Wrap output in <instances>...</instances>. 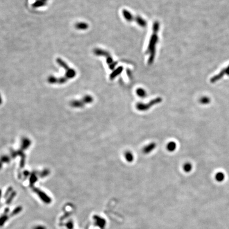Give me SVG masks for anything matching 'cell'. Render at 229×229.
<instances>
[{"instance_id":"277c9868","label":"cell","mask_w":229,"mask_h":229,"mask_svg":"<svg viewBox=\"0 0 229 229\" xmlns=\"http://www.w3.org/2000/svg\"><path fill=\"white\" fill-rule=\"evenodd\" d=\"M33 187V192H35V193H36L38 195V196H39L40 199L42 201V202L45 203L46 204H49L51 203V198L49 197V196L44 193V192H42V190L39 189L37 188L36 187Z\"/></svg>"},{"instance_id":"ba28073f","label":"cell","mask_w":229,"mask_h":229,"mask_svg":"<svg viewBox=\"0 0 229 229\" xmlns=\"http://www.w3.org/2000/svg\"><path fill=\"white\" fill-rule=\"evenodd\" d=\"M56 62L58 64V65H60V67H63L64 69H65V71L68 70L70 68L69 66L67 65V64L60 58H57L56 59Z\"/></svg>"},{"instance_id":"f1b7e54d","label":"cell","mask_w":229,"mask_h":229,"mask_svg":"<svg viewBox=\"0 0 229 229\" xmlns=\"http://www.w3.org/2000/svg\"><path fill=\"white\" fill-rule=\"evenodd\" d=\"M1 196H2V190L1 189H0V199L1 198Z\"/></svg>"},{"instance_id":"f546056e","label":"cell","mask_w":229,"mask_h":229,"mask_svg":"<svg viewBox=\"0 0 229 229\" xmlns=\"http://www.w3.org/2000/svg\"><path fill=\"white\" fill-rule=\"evenodd\" d=\"M42 1H44V2H45L46 3H47V2L48 1V0H42Z\"/></svg>"},{"instance_id":"603a6c76","label":"cell","mask_w":229,"mask_h":229,"mask_svg":"<svg viewBox=\"0 0 229 229\" xmlns=\"http://www.w3.org/2000/svg\"><path fill=\"white\" fill-rule=\"evenodd\" d=\"M12 191V187H9L8 189V190H6V192L5 193V195H4V197L5 198H6V197H8V196H9L11 194V192Z\"/></svg>"},{"instance_id":"9a60e30c","label":"cell","mask_w":229,"mask_h":229,"mask_svg":"<svg viewBox=\"0 0 229 229\" xmlns=\"http://www.w3.org/2000/svg\"><path fill=\"white\" fill-rule=\"evenodd\" d=\"M192 168H193V166L190 163L187 162L184 164L183 169L186 172H189L191 171Z\"/></svg>"},{"instance_id":"44dd1931","label":"cell","mask_w":229,"mask_h":229,"mask_svg":"<svg viewBox=\"0 0 229 229\" xmlns=\"http://www.w3.org/2000/svg\"><path fill=\"white\" fill-rule=\"evenodd\" d=\"M68 80H69V79L67 78L65 76H63V77H60V78H57V84H60V85L64 84L67 82Z\"/></svg>"},{"instance_id":"ac0fdd59","label":"cell","mask_w":229,"mask_h":229,"mask_svg":"<svg viewBox=\"0 0 229 229\" xmlns=\"http://www.w3.org/2000/svg\"><path fill=\"white\" fill-rule=\"evenodd\" d=\"M57 78L53 76H49L47 78V82L49 84H57Z\"/></svg>"},{"instance_id":"8fae6325","label":"cell","mask_w":229,"mask_h":229,"mask_svg":"<svg viewBox=\"0 0 229 229\" xmlns=\"http://www.w3.org/2000/svg\"><path fill=\"white\" fill-rule=\"evenodd\" d=\"M167 148L169 152H173L177 148V144L173 141L169 142L167 145Z\"/></svg>"},{"instance_id":"7c38bea8","label":"cell","mask_w":229,"mask_h":229,"mask_svg":"<svg viewBox=\"0 0 229 229\" xmlns=\"http://www.w3.org/2000/svg\"><path fill=\"white\" fill-rule=\"evenodd\" d=\"M46 4H47V3L42 1V0H36L33 4L32 6H33V8H40V7L45 6Z\"/></svg>"},{"instance_id":"83f0119b","label":"cell","mask_w":229,"mask_h":229,"mask_svg":"<svg viewBox=\"0 0 229 229\" xmlns=\"http://www.w3.org/2000/svg\"><path fill=\"white\" fill-rule=\"evenodd\" d=\"M2 103V96H1V94H0V105H1Z\"/></svg>"},{"instance_id":"5bb4252c","label":"cell","mask_w":229,"mask_h":229,"mask_svg":"<svg viewBox=\"0 0 229 229\" xmlns=\"http://www.w3.org/2000/svg\"><path fill=\"white\" fill-rule=\"evenodd\" d=\"M8 219L9 217L7 215V214L4 213L3 215H2L0 217V226H3Z\"/></svg>"},{"instance_id":"d6986e66","label":"cell","mask_w":229,"mask_h":229,"mask_svg":"<svg viewBox=\"0 0 229 229\" xmlns=\"http://www.w3.org/2000/svg\"><path fill=\"white\" fill-rule=\"evenodd\" d=\"M137 95L139 96V97L142 98H145L146 96V91L143 89H138V90L136 91Z\"/></svg>"},{"instance_id":"7402d4cb","label":"cell","mask_w":229,"mask_h":229,"mask_svg":"<svg viewBox=\"0 0 229 229\" xmlns=\"http://www.w3.org/2000/svg\"><path fill=\"white\" fill-rule=\"evenodd\" d=\"M29 180H30V185H31V187L33 186V184H35V182L37 180V177L36 176V175H35V173H34V174H32V175H31Z\"/></svg>"},{"instance_id":"e0dca14e","label":"cell","mask_w":229,"mask_h":229,"mask_svg":"<svg viewBox=\"0 0 229 229\" xmlns=\"http://www.w3.org/2000/svg\"><path fill=\"white\" fill-rule=\"evenodd\" d=\"M22 211V207L20 206H19L13 210V211H12L11 213L10 214V216L13 217V216L16 215L18 214L19 213H20Z\"/></svg>"},{"instance_id":"cb8c5ba5","label":"cell","mask_w":229,"mask_h":229,"mask_svg":"<svg viewBox=\"0 0 229 229\" xmlns=\"http://www.w3.org/2000/svg\"><path fill=\"white\" fill-rule=\"evenodd\" d=\"M67 228L69 229H73V223L72 221H69L65 224Z\"/></svg>"},{"instance_id":"4fadbf2b","label":"cell","mask_w":229,"mask_h":229,"mask_svg":"<svg viewBox=\"0 0 229 229\" xmlns=\"http://www.w3.org/2000/svg\"><path fill=\"white\" fill-rule=\"evenodd\" d=\"M215 178L217 181L218 182H222L225 179V175L222 172H219L216 173L215 176Z\"/></svg>"},{"instance_id":"8992f818","label":"cell","mask_w":229,"mask_h":229,"mask_svg":"<svg viewBox=\"0 0 229 229\" xmlns=\"http://www.w3.org/2000/svg\"><path fill=\"white\" fill-rule=\"evenodd\" d=\"M156 147H157L156 143L154 142H152V143H151L147 145L146 146H145L144 148L143 149L142 152L144 154H148L150 153L151 152L153 151Z\"/></svg>"},{"instance_id":"4316f807","label":"cell","mask_w":229,"mask_h":229,"mask_svg":"<svg viewBox=\"0 0 229 229\" xmlns=\"http://www.w3.org/2000/svg\"><path fill=\"white\" fill-rule=\"evenodd\" d=\"M10 210L9 208H8V207H6L5 210H4V213H6V214H8Z\"/></svg>"},{"instance_id":"5b68a950","label":"cell","mask_w":229,"mask_h":229,"mask_svg":"<svg viewBox=\"0 0 229 229\" xmlns=\"http://www.w3.org/2000/svg\"><path fill=\"white\" fill-rule=\"evenodd\" d=\"M224 75L229 76V65L226 68L222 69L218 74L212 78L210 80V81L211 83H214L215 82L219 81L221 78H222Z\"/></svg>"},{"instance_id":"484cf974","label":"cell","mask_w":229,"mask_h":229,"mask_svg":"<svg viewBox=\"0 0 229 229\" xmlns=\"http://www.w3.org/2000/svg\"><path fill=\"white\" fill-rule=\"evenodd\" d=\"M70 214H71V213H69V212H68V213H67L66 214H65V215H64L63 217L61 218V220H64V219H65L66 218H67V217H69V215H70Z\"/></svg>"},{"instance_id":"7a4b0ae2","label":"cell","mask_w":229,"mask_h":229,"mask_svg":"<svg viewBox=\"0 0 229 229\" xmlns=\"http://www.w3.org/2000/svg\"><path fill=\"white\" fill-rule=\"evenodd\" d=\"M94 101V98L90 95L83 96L81 99L74 100L69 103L71 107L74 108H82L87 104L91 103Z\"/></svg>"},{"instance_id":"6da1fadb","label":"cell","mask_w":229,"mask_h":229,"mask_svg":"<svg viewBox=\"0 0 229 229\" xmlns=\"http://www.w3.org/2000/svg\"><path fill=\"white\" fill-rule=\"evenodd\" d=\"M31 144V141L29 139L24 138L22 139V144L21 148L18 151L13 152V153L10 154L9 155H4L0 158V169L2 167L4 163L9 162L12 159H14L15 156H19L20 154L24 155V151L26 150Z\"/></svg>"},{"instance_id":"d4e9b609","label":"cell","mask_w":229,"mask_h":229,"mask_svg":"<svg viewBox=\"0 0 229 229\" xmlns=\"http://www.w3.org/2000/svg\"><path fill=\"white\" fill-rule=\"evenodd\" d=\"M33 229H47L45 226H34Z\"/></svg>"},{"instance_id":"3957f363","label":"cell","mask_w":229,"mask_h":229,"mask_svg":"<svg viewBox=\"0 0 229 229\" xmlns=\"http://www.w3.org/2000/svg\"><path fill=\"white\" fill-rule=\"evenodd\" d=\"M162 101V98H161L160 97H158L152 100L148 103H137V105H136V108L139 111L145 112V111H147L148 110H149L153 105L161 103Z\"/></svg>"},{"instance_id":"52a82bcc","label":"cell","mask_w":229,"mask_h":229,"mask_svg":"<svg viewBox=\"0 0 229 229\" xmlns=\"http://www.w3.org/2000/svg\"><path fill=\"white\" fill-rule=\"evenodd\" d=\"M76 73L74 69L72 68H69V69L65 71V76L67 78L69 79H72L76 76Z\"/></svg>"},{"instance_id":"9c48e42d","label":"cell","mask_w":229,"mask_h":229,"mask_svg":"<svg viewBox=\"0 0 229 229\" xmlns=\"http://www.w3.org/2000/svg\"><path fill=\"white\" fill-rule=\"evenodd\" d=\"M125 159L128 162H132L134 159V155L130 151H126L125 153Z\"/></svg>"},{"instance_id":"2e32d148","label":"cell","mask_w":229,"mask_h":229,"mask_svg":"<svg viewBox=\"0 0 229 229\" xmlns=\"http://www.w3.org/2000/svg\"><path fill=\"white\" fill-rule=\"evenodd\" d=\"M199 102L203 105H207L211 102V99L207 96H203L199 100Z\"/></svg>"},{"instance_id":"30bf717a","label":"cell","mask_w":229,"mask_h":229,"mask_svg":"<svg viewBox=\"0 0 229 229\" xmlns=\"http://www.w3.org/2000/svg\"><path fill=\"white\" fill-rule=\"evenodd\" d=\"M75 27L78 30H85L88 28V25L85 22H78L75 24Z\"/></svg>"},{"instance_id":"ffe728a7","label":"cell","mask_w":229,"mask_h":229,"mask_svg":"<svg viewBox=\"0 0 229 229\" xmlns=\"http://www.w3.org/2000/svg\"><path fill=\"white\" fill-rule=\"evenodd\" d=\"M15 196H16V192L14 191L9 196H8V198H7L6 201V204H8V205L10 204V203L12 202L13 199H14V198L15 197Z\"/></svg>"}]
</instances>
